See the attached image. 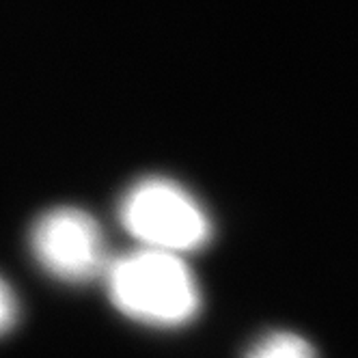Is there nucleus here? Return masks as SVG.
I'll use <instances>...</instances> for the list:
<instances>
[{"label":"nucleus","mask_w":358,"mask_h":358,"mask_svg":"<svg viewBox=\"0 0 358 358\" xmlns=\"http://www.w3.org/2000/svg\"><path fill=\"white\" fill-rule=\"evenodd\" d=\"M104 280L117 311L138 324L179 328L199 315V283L179 255L130 250L110 259Z\"/></svg>","instance_id":"f257e3e1"},{"label":"nucleus","mask_w":358,"mask_h":358,"mask_svg":"<svg viewBox=\"0 0 358 358\" xmlns=\"http://www.w3.org/2000/svg\"><path fill=\"white\" fill-rule=\"evenodd\" d=\"M121 227L138 248L184 257L212 238V220L199 199L169 177H143L119 201Z\"/></svg>","instance_id":"f03ea898"},{"label":"nucleus","mask_w":358,"mask_h":358,"mask_svg":"<svg viewBox=\"0 0 358 358\" xmlns=\"http://www.w3.org/2000/svg\"><path fill=\"white\" fill-rule=\"evenodd\" d=\"M29 246L45 274L69 285L104 278L110 264L99 222L78 208H55L41 214L31 227Z\"/></svg>","instance_id":"7ed1b4c3"},{"label":"nucleus","mask_w":358,"mask_h":358,"mask_svg":"<svg viewBox=\"0 0 358 358\" xmlns=\"http://www.w3.org/2000/svg\"><path fill=\"white\" fill-rule=\"evenodd\" d=\"M246 358H317V354L313 345L296 332L276 330L255 341Z\"/></svg>","instance_id":"20e7f679"},{"label":"nucleus","mask_w":358,"mask_h":358,"mask_svg":"<svg viewBox=\"0 0 358 358\" xmlns=\"http://www.w3.org/2000/svg\"><path fill=\"white\" fill-rule=\"evenodd\" d=\"M17 298L13 294V289L9 287V283L5 278H0V335H5L13 328V324L17 322Z\"/></svg>","instance_id":"39448f33"}]
</instances>
